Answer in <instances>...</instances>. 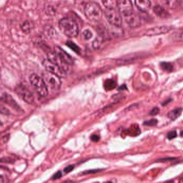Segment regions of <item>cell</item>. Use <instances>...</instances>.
Wrapping results in <instances>:
<instances>
[{
    "label": "cell",
    "instance_id": "d6a6232c",
    "mask_svg": "<svg viewBox=\"0 0 183 183\" xmlns=\"http://www.w3.org/2000/svg\"><path fill=\"white\" fill-rule=\"evenodd\" d=\"M171 101V99H169L168 100H167L166 101H165L164 102V103L163 104V105H166L167 104L169 103H170V101Z\"/></svg>",
    "mask_w": 183,
    "mask_h": 183
},
{
    "label": "cell",
    "instance_id": "9a60e30c",
    "mask_svg": "<svg viewBox=\"0 0 183 183\" xmlns=\"http://www.w3.org/2000/svg\"><path fill=\"white\" fill-rule=\"evenodd\" d=\"M23 32L25 34H29L33 28V25L31 22L29 21H25L20 25Z\"/></svg>",
    "mask_w": 183,
    "mask_h": 183
},
{
    "label": "cell",
    "instance_id": "5b68a950",
    "mask_svg": "<svg viewBox=\"0 0 183 183\" xmlns=\"http://www.w3.org/2000/svg\"><path fill=\"white\" fill-rule=\"evenodd\" d=\"M43 65L45 67L46 71L53 74L59 78H65L67 77V71L58 65L48 60V59H44L43 61Z\"/></svg>",
    "mask_w": 183,
    "mask_h": 183
},
{
    "label": "cell",
    "instance_id": "d6986e66",
    "mask_svg": "<svg viewBox=\"0 0 183 183\" xmlns=\"http://www.w3.org/2000/svg\"><path fill=\"white\" fill-rule=\"evenodd\" d=\"M160 66L162 69L167 72H171L173 70V66L172 63H170L163 62V63H161Z\"/></svg>",
    "mask_w": 183,
    "mask_h": 183
},
{
    "label": "cell",
    "instance_id": "7a4b0ae2",
    "mask_svg": "<svg viewBox=\"0 0 183 183\" xmlns=\"http://www.w3.org/2000/svg\"><path fill=\"white\" fill-rule=\"evenodd\" d=\"M84 14L91 22H98L102 18L103 11L97 3L89 2L84 7Z\"/></svg>",
    "mask_w": 183,
    "mask_h": 183
},
{
    "label": "cell",
    "instance_id": "52a82bcc",
    "mask_svg": "<svg viewBox=\"0 0 183 183\" xmlns=\"http://www.w3.org/2000/svg\"><path fill=\"white\" fill-rule=\"evenodd\" d=\"M15 91L16 93L27 103H32L34 101V96L26 86L20 84L16 87Z\"/></svg>",
    "mask_w": 183,
    "mask_h": 183
},
{
    "label": "cell",
    "instance_id": "ba28073f",
    "mask_svg": "<svg viewBox=\"0 0 183 183\" xmlns=\"http://www.w3.org/2000/svg\"><path fill=\"white\" fill-rule=\"evenodd\" d=\"M53 51L61 63L66 67L69 68V66L73 64V60L71 56L60 46H55Z\"/></svg>",
    "mask_w": 183,
    "mask_h": 183
},
{
    "label": "cell",
    "instance_id": "4fadbf2b",
    "mask_svg": "<svg viewBox=\"0 0 183 183\" xmlns=\"http://www.w3.org/2000/svg\"><path fill=\"white\" fill-rule=\"evenodd\" d=\"M154 11L155 14L159 17L167 18L169 16L168 11L159 6H155L154 8Z\"/></svg>",
    "mask_w": 183,
    "mask_h": 183
},
{
    "label": "cell",
    "instance_id": "ffe728a7",
    "mask_svg": "<svg viewBox=\"0 0 183 183\" xmlns=\"http://www.w3.org/2000/svg\"><path fill=\"white\" fill-rule=\"evenodd\" d=\"M66 45L71 48V50L74 51V52L77 53L78 54H80L81 50H80V48H78L75 44L72 41H68L66 43Z\"/></svg>",
    "mask_w": 183,
    "mask_h": 183
},
{
    "label": "cell",
    "instance_id": "7c38bea8",
    "mask_svg": "<svg viewBox=\"0 0 183 183\" xmlns=\"http://www.w3.org/2000/svg\"><path fill=\"white\" fill-rule=\"evenodd\" d=\"M135 3L138 9L143 13L147 12L151 8L150 0H135Z\"/></svg>",
    "mask_w": 183,
    "mask_h": 183
},
{
    "label": "cell",
    "instance_id": "4316f807",
    "mask_svg": "<svg viewBox=\"0 0 183 183\" xmlns=\"http://www.w3.org/2000/svg\"><path fill=\"white\" fill-rule=\"evenodd\" d=\"M63 174L62 172L60 171H59L58 172H56V173L54 174V176L52 177V179L53 180H56V179H59L62 177Z\"/></svg>",
    "mask_w": 183,
    "mask_h": 183
},
{
    "label": "cell",
    "instance_id": "8fae6325",
    "mask_svg": "<svg viewBox=\"0 0 183 183\" xmlns=\"http://www.w3.org/2000/svg\"><path fill=\"white\" fill-rule=\"evenodd\" d=\"M0 100L1 101H2L3 103L7 104L10 106L11 107L13 108L14 109H15L17 111H19V110H21L20 106L18 105L17 103L13 99V98L11 96V95L5 93V94L3 95Z\"/></svg>",
    "mask_w": 183,
    "mask_h": 183
},
{
    "label": "cell",
    "instance_id": "44dd1931",
    "mask_svg": "<svg viewBox=\"0 0 183 183\" xmlns=\"http://www.w3.org/2000/svg\"><path fill=\"white\" fill-rule=\"evenodd\" d=\"M158 123V120L156 119H151V120L145 121L143 123V125L146 126H149V127H153L157 125Z\"/></svg>",
    "mask_w": 183,
    "mask_h": 183
},
{
    "label": "cell",
    "instance_id": "e0dca14e",
    "mask_svg": "<svg viewBox=\"0 0 183 183\" xmlns=\"http://www.w3.org/2000/svg\"><path fill=\"white\" fill-rule=\"evenodd\" d=\"M161 1L162 3L167 8L172 9V10L176 9L178 5V0H161Z\"/></svg>",
    "mask_w": 183,
    "mask_h": 183
},
{
    "label": "cell",
    "instance_id": "1f68e13d",
    "mask_svg": "<svg viewBox=\"0 0 183 183\" xmlns=\"http://www.w3.org/2000/svg\"><path fill=\"white\" fill-rule=\"evenodd\" d=\"M127 86L125 84H123L121 86L119 87V90H127Z\"/></svg>",
    "mask_w": 183,
    "mask_h": 183
},
{
    "label": "cell",
    "instance_id": "8992f818",
    "mask_svg": "<svg viewBox=\"0 0 183 183\" xmlns=\"http://www.w3.org/2000/svg\"><path fill=\"white\" fill-rule=\"evenodd\" d=\"M105 15L111 25L116 27H120L122 25V16L116 9H106Z\"/></svg>",
    "mask_w": 183,
    "mask_h": 183
},
{
    "label": "cell",
    "instance_id": "5bb4252c",
    "mask_svg": "<svg viewBox=\"0 0 183 183\" xmlns=\"http://www.w3.org/2000/svg\"><path fill=\"white\" fill-rule=\"evenodd\" d=\"M182 111H183L182 108H177V109H175L174 110H172L169 112L168 116L171 120H174L181 116V114L182 113Z\"/></svg>",
    "mask_w": 183,
    "mask_h": 183
},
{
    "label": "cell",
    "instance_id": "f546056e",
    "mask_svg": "<svg viewBox=\"0 0 183 183\" xmlns=\"http://www.w3.org/2000/svg\"><path fill=\"white\" fill-rule=\"evenodd\" d=\"M91 140L93 141V142H97L99 141L100 139V136L96 134H94L91 136Z\"/></svg>",
    "mask_w": 183,
    "mask_h": 183
},
{
    "label": "cell",
    "instance_id": "f1b7e54d",
    "mask_svg": "<svg viewBox=\"0 0 183 183\" xmlns=\"http://www.w3.org/2000/svg\"><path fill=\"white\" fill-rule=\"evenodd\" d=\"M74 168V166H73L70 165V166H66V167L64 169L63 171H64V172H65L66 173H69V172H71V171L73 170Z\"/></svg>",
    "mask_w": 183,
    "mask_h": 183
},
{
    "label": "cell",
    "instance_id": "3957f363",
    "mask_svg": "<svg viewBox=\"0 0 183 183\" xmlns=\"http://www.w3.org/2000/svg\"><path fill=\"white\" fill-rule=\"evenodd\" d=\"M29 81L40 96L45 97L48 95V90L43 78L37 74H32L29 78Z\"/></svg>",
    "mask_w": 183,
    "mask_h": 183
},
{
    "label": "cell",
    "instance_id": "cb8c5ba5",
    "mask_svg": "<svg viewBox=\"0 0 183 183\" xmlns=\"http://www.w3.org/2000/svg\"><path fill=\"white\" fill-rule=\"evenodd\" d=\"M83 35L84 36V39L86 40H89L93 37V34L90 31L86 30L83 32Z\"/></svg>",
    "mask_w": 183,
    "mask_h": 183
},
{
    "label": "cell",
    "instance_id": "7402d4cb",
    "mask_svg": "<svg viewBox=\"0 0 183 183\" xmlns=\"http://www.w3.org/2000/svg\"><path fill=\"white\" fill-rule=\"evenodd\" d=\"M0 113L4 115H8L10 113V111L7 109L4 104H3V101L0 100Z\"/></svg>",
    "mask_w": 183,
    "mask_h": 183
},
{
    "label": "cell",
    "instance_id": "e575fe53",
    "mask_svg": "<svg viewBox=\"0 0 183 183\" xmlns=\"http://www.w3.org/2000/svg\"><path fill=\"white\" fill-rule=\"evenodd\" d=\"M182 134H183V131H181V137H182V136H183V135H182Z\"/></svg>",
    "mask_w": 183,
    "mask_h": 183
},
{
    "label": "cell",
    "instance_id": "603a6c76",
    "mask_svg": "<svg viewBox=\"0 0 183 183\" xmlns=\"http://www.w3.org/2000/svg\"><path fill=\"white\" fill-rule=\"evenodd\" d=\"M167 138L169 140H171L173 139L174 138H176L177 136V133L176 131H170L167 134Z\"/></svg>",
    "mask_w": 183,
    "mask_h": 183
},
{
    "label": "cell",
    "instance_id": "836d02e7",
    "mask_svg": "<svg viewBox=\"0 0 183 183\" xmlns=\"http://www.w3.org/2000/svg\"><path fill=\"white\" fill-rule=\"evenodd\" d=\"M4 182V178L2 176L0 175V183H3Z\"/></svg>",
    "mask_w": 183,
    "mask_h": 183
},
{
    "label": "cell",
    "instance_id": "30bf717a",
    "mask_svg": "<svg viewBox=\"0 0 183 183\" xmlns=\"http://www.w3.org/2000/svg\"><path fill=\"white\" fill-rule=\"evenodd\" d=\"M125 21L130 27L134 28L140 25L141 19L140 16L136 13L133 12L129 15L125 17Z\"/></svg>",
    "mask_w": 183,
    "mask_h": 183
},
{
    "label": "cell",
    "instance_id": "484cf974",
    "mask_svg": "<svg viewBox=\"0 0 183 183\" xmlns=\"http://www.w3.org/2000/svg\"><path fill=\"white\" fill-rule=\"evenodd\" d=\"M175 159H176V158H174V157H166V158H159V159H157L156 161L157 162H167L173 161Z\"/></svg>",
    "mask_w": 183,
    "mask_h": 183
},
{
    "label": "cell",
    "instance_id": "9c48e42d",
    "mask_svg": "<svg viewBox=\"0 0 183 183\" xmlns=\"http://www.w3.org/2000/svg\"><path fill=\"white\" fill-rule=\"evenodd\" d=\"M117 8L121 16L124 17L133 12V5L131 0H118Z\"/></svg>",
    "mask_w": 183,
    "mask_h": 183
},
{
    "label": "cell",
    "instance_id": "2e32d148",
    "mask_svg": "<svg viewBox=\"0 0 183 183\" xmlns=\"http://www.w3.org/2000/svg\"><path fill=\"white\" fill-rule=\"evenodd\" d=\"M118 0H101L106 9H116Z\"/></svg>",
    "mask_w": 183,
    "mask_h": 183
},
{
    "label": "cell",
    "instance_id": "6da1fadb",
    "mask_svg": "<svg viewBox=\"0 0 183 183\" xmlns=\"http://www.w3.org/2000/svg\"><path fill=\"white\" fill-rule=\"evenodd\" d=\"M59 28L62 32L69 38L77 37L79 29L77 23L71 18L65 17L59 22Z\"/></svg>",
    "mask_w": 183,
    "mask_h": 183
},
{
    "label": "cell",
    "instance_id": "d4e9b609",
    "mask_svg": "<svg viewBox=\"0 0 183 183\" xmlns=\"http://www.w3.org/2000/svg\"><path fill=\"white\" fill-rule=\"evenodd\" d=\"M159 112V109L158 107H155L153 108L152 110H151L150 112L149 113V114H150L151 116H156L157 114H158Z\"/></svg>",
    "mask_w": 183,
    "mask_h": 183
},
{
    "label": "cell",
    "instance_id": "ac0fdd59",
    "mask_svg": "<svg viewBox=\"0 0 183 183\" xmlns=\"http://www.w3.org/2000/svg\"><path fill=\"white\" fill-rule=\"evenodd\" d=\"M116 86V82L114 80L112 79H108L106 80L104 83V86L106 90H112L114 89Z\"/></svg>",
    "mask_w": 183,
    "mask_h": 183
},
{
    "label": "cell",
    "instance_id": "277c9868",
    "mask_svg": "<svg viewBox=\"0 0 183 183\" xmlns=\"http://www.w3.org/2000/svg\"><path fill=\"white\" fill-rule=\"evenodd\" d=\"M48 90H57L60 88L61 84L60 78L53 74L46 71L43 74V77Z\"/></svg>",
    "mask_w": 183,
    "mask_h": 183
},
{
    "label": "cell",
    "instance_id": "83f0119b",
    "mask_svg": "<svg viewBox=\"0 0 183 183\" xmlns=\"http://www.w3.org/2000/svg\"><path fill=\"white\" fill-rule=\"evenodd\" d=\"M101 171V170H99V169L87 170L86 171H84V172H83V173L84 174H92V173H95L99 172V171Z\"/></svg>",
    "mask_w": 183,
    "mask_h": 183
},
{
    "label": "cell",
    "instance_id": "4dcf8cb0",
    "mask_svg": "<svg viewBox=\"0 0 183 183\" xmlns=\"http://www.w3.org/2000/svg\"><path fill=\"white\" fill-rule=\"evenodd\" d=\"M11 162H13V160H12L8 157H5V158H3L2 159H0V162H9L10 163Z\"/></svg>",
    "mask_w": 183,
    "mask_h": 183
}]
</instances>
